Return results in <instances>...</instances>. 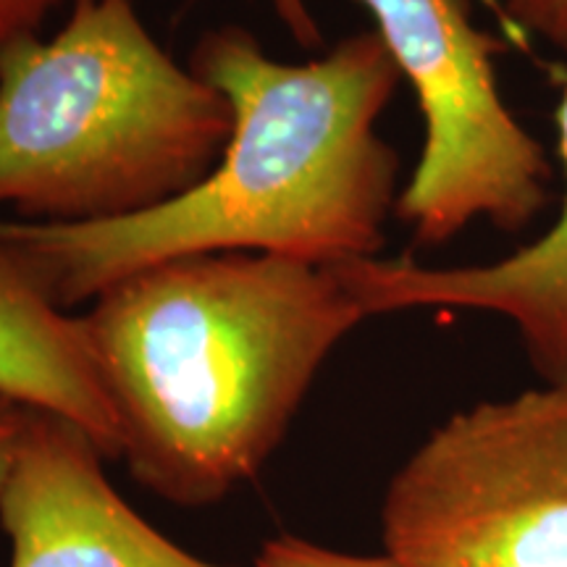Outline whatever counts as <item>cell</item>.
<instances>
[{"label": "cell", "instance_id": "8", "mask_svg": "<svg viewBox=\"0 0 567 567\" xmlns=\"http://www.w3.org/2000/svg\"><path fill=\"white\" fill-rule=\"evenodd\" d=\"M0 396L66 417L105 460H122V431L82 318L53 302L6 237H0Z\"/></svg>", "mask_w": 567, "mask_h": 567}, {"label": "cell", "instance_id": "5", "mask_svg": "<svg viewBox=\"0 0 567 567\" xmlns=\"http://www.w3.org/2000/svg\"><path fill=\"white\" fill-rule=\"evenodd\" d=\"M425 124L421 161L396 213L415 250H436L484 218L517 234L551 203L555 168L496 84L499 42L473 24L471 0H360Z\"/></svg>", "mask_w": 567, "mask_h": 567}, {"label": "cell", "instance_id": "11", "mask_svg": "<svg viewBox=\"0 0 567 567\" xmlns=\"http://www.w3.org/2000/svg\"><path fill=\"white\" fill-rule=\"evenodd\" d=\"M507 19L567 55V0H502Z\"/></svg>", "mask_w": 567, "mask_h": 567}, {"label": "cell", "instance_id": "9", "mask_svg": "<svg viewBox=\"0 0 567 567\" xmlns=\"http://www.w3.org/2000/svg\"><path fill=\"white\" fill-rule=\"evenodd\" d=\"M258 567H400L386 555L365 557V555H347V551L318 547L313 542H305L297 536L268 538L260 547Z\"/></svg>", "mask_w": 567, "mask_h": 567}, {"label": "cell", "instance_id": "2", "mask_svg": "<svg viewBox=\"0 0 567 567\" xmlns=\"http://www.w3.org/2000/svg\"><path fill=\"white\" fill-rule=\"evenodd\" d=\"M80 318L134 481L210 507L264 471L368 316L337 268L216 252L126 276Z\"/></svg>", "mask_w": 567, "mask_h": 567}, {"label": "cell", "instance_id": "10", "mask_svg": "<svg viewBox=\"0 0 567 567\" xmlns=\"http://www.w3.org/2000/svg\"><path fill=\"white\" fill-rule=\"evenodd\" d=\"M69 0H0V76L19 42L38 38L48 19Z\"/></svg>", "mask_w": 567, "mask_h": 567}, {"label": "cell", "instance_id": "6", "mask_svg": "<svg viewBox=\"0 0 567 567\" xmlns=\"http://www.w3.org/2000/svg\"><path fill=\"white\" fill-rule=\"evenodd\" d=\"M11 567H226L153 528L105 476L80 425L32 410L0 492Z\"/></svg>", "mask_w": 567, "mask_h": 567}, {"label": "cell", "instance_id": "4", "mask_svg": "<svg viewBox=\"0 0 567 567\" xmlns=\"http://www.w3.org/2000/svg\"><path fill=\"white\" fill-rule=\"evenodd\" d=\"M400 567H567V381L460 410L389 481Z\"/></svg>", "mask_w": 567, "mask_h": 567}, {"label": "cell", "instance_id": "1", "mask_svg": "<svg viewBox=\"0 0 567 567\" xmlns=\"http://www.w3.org/2000/svg\"><path fill=\"white\" fill-rule=\"evenodd\" d=\"M189 69L224 92L234 118L221 161L197 187L124 221L0 218V237L63 310L189 255L264 252L334 268L384 250L400 155L375 126L402 74L379 32L284 63L250 30L221 24L197 38Z\"/></svg>", "mask_w": 567, "mask_h": 567}, {"label": "cell", "instance_id": "13", "mask_svg": "<svg viewBox=\"0 0 567 567\" xmlns=\"http://www.w3.org/2000/svg\"><path fill=\"white\" fill-rule=\"evenodd\" d=\"M268 3H271L276 19L281 21V27L289 32V38L297 45L308 48V51L323 45L321 27H318L308 0H268Z\"/></svg>", "mask_w": 567, "mask_h": 567}, {"label": "cell", "instance_id": "3", "mask_svg": "<svg viewBox=\"0 0 567 567\" xmlns=\"http://www.w3.org/2000/svg\"><path fill=\"white\" fill-rule=\"evenodd\" d=\"M221 90L155 42L132 0H71L53 38L0 76V208L24 221L105 224L197 187L231 137Z\"/></svg>", "mask_w": 567, "mask_h": 567}, {"label": "cell", "instance_id": "7", "mask_svg": "<svg viewBox=\"0 0 567 567\" xmlns=\"http://www.w3.org/2000/svg\"><path fill=\"white\" fill-rule=\"evenodd\" d=\"M565 200L536 243L476 266H425L415 258H368L334 266L363 313L452 308L507 318L544 384L567 381V87L557 109Z\"/></svg>", "mask_w": 567, "mask_h": 567}, {"label": "cell", "instance_id": "12", "mask_svg": "<svg viewBox=\"0 0 567 567\" xmlns=\"http://www.w3.org/2000/svg\"><path fill=\"white\" fill-rule=\"evenodd\" d=\"M30 413V408L19 405V402L9 400V396H0V492H3L6 478H9L13 460H17Z\"/></svg>", "mask_w": 567, "mask_h": 567}]
</instances>
